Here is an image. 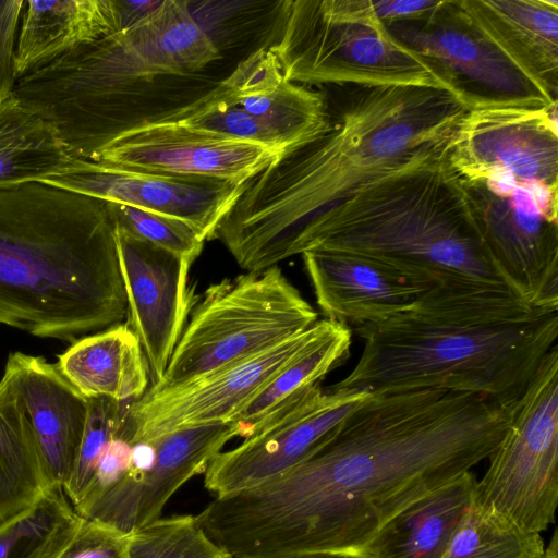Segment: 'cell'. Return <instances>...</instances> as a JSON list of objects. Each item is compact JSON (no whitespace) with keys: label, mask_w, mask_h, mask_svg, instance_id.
<instances>
[{"label":"cell","mask_w":558,"mask_h":558,"mask_svg":"<svg viewBox=\"0 0 558 558\" xmlns=\"http://www.w3.org/2000/svg\"><path fill=\"white\" fill-rule=\"evenodd\" d=\"M515 405L418 389L372 395L307 459L196 515L231 558L352 555L401 509L487 459Z\"/></svg>","instance_id":"obj_1"},{"label":"cell","mask_w":558,"mask_h":558,"mask_svg":"<svg viewBox=\"0 0 558 558\" xmlns=\"http://www.w3.org/2000/svg\"><path fill=\"white\" fill-rule=\"evenodd\" d=\"M330 124L247 180L220 219L219 240L246 271L292 256L300 233L359 186L448 138L472 101L426 86H339ZM328 100V99H327Z\"/></svg>","instance_id":"obj_2"},{"label":"cell","mask_w":558,"mask_h":558,"mask_svg":"<svg viewBox=\"0 0 558 558\" xmlns=\"http://www.w3.org/2000/svg\"><path fill=\"white\" fill-rule=\"evenodd\" d=\"M222 58L190 2L161 0L130 26L20 78L15 96L49 121L76 158L158 122L209 93L205 70Z\"/></svg>","instance_id":"obj_3"},{"label":"cell","mask_w":558,"mask_h":558,"mask_svg":"<svg viewBox=\"0 0 558 558\" xmlns=\"http://www.w3.org/2000/svg\"><path fill=\"white\" fill-rule=\"evenodd\" d=\"M361 356L331 387L383 395L440 389L515 405L557 344L558 310L509 292H427L386 320L356 326Z\"/></svg>","instance_id":"obj_4"},{"label":"cell","mask_w":558,"mask_h":558,"mask_svg":"<svg viewBox=\"0 0 558 558\" xmlns=\"http://www.w3.org/2000/svg\"><path fill=\"white\" fill-rule=\"evenodd\" d=\"M126 317L109 203L44 182L0 189V325L72 343Z\"/></svg>","instance_id":"obj_5"},{"label":"cell","mask_w":558,"mask_h":558,"mask_svg":"<svg viewBox=\"0 0 558 558\" xmlns=\"http://www.w3.org/2000/svg\"><path fill=\"white\" fill-rule=\"evenodd\" d=\"M448 138L415 151L315 218L292 256L315 248L362 256L426 293H512L481 246L463 181L448 161Z\"/></svg>","instance_id":"obj_6"},{"label":"cell","mask_w":558,"mask_h":558,"mask_svg":"<svg viewBox=\"0 0 558 558\" xmlns=\"http://www.w3.org/2000/svg\"><path fill=\"white\" fill-rule=\"evenodd\" d=\"M280 5L279 36L269 47L293 83L426 86L471 100L390 34L373 0H288Z\"/></svg>","instance_id":"obj_7"},{"label":"cell","mask_w":558,"mask_h":558,"mask_svg":"<svg viewBox=\"0 0 558 558\" xmlns=\"http://www.w3.org/2000/svg\"><path fill=\"white\" fill-rule=\"evenodd\" d=\"M189 322L158 391L260 354L318 320L317 312L278 266L210 284Z\"/></svg>","instance_id":"obj_8"},{"label":"cell","mask_w":558,"mask_h":558,"mask_svg":"<svg viewBox=\"0 0 558 558\" xmlns=\"http://www.w3.org/2000/svg\"><path fill=\"white\" fill-rule=\"evenodd\" d=\"M476 482L474 504L535 533L555 523L558 500V345L544 357L504 438Z\"/></svg>","instance_id":"obj_9"},{"label":"cell","mask_w":558,"mask_h":558,"mask_svg":"<svg viewBox=\"0 0 558 558\" xmlns=\"http://www.w3.org/2000/svg\"><path fill=\"white\" fill-rule=\"evenodd\" d=\"M462 181L495 270L522 301L558 310V186L511 178Z\"/></svg>","instance_id":"obj_10"},{"label":"cell","mask_w":558,"mask_h":558,"mask_svg":"<svg viewBox=\"0 0 558 558\" xmlns=\"http://www.w3.org/2000/svg\"><path fill=\"white\" fill-rule=\"evenodd\" d=\"M446 150L464 181L506 177L558 186L557 105L475 99Z\"/></svg>","instance_id":"obj_11"},{"label":"cell","mask_w":558,"mask_h":558,"mask_svg":"<svg viewBox=\"0 0 558 558\" xmlns=\"http://www.w3.org/2000/svg\"><path fill=\"white\" fill-rule=\"evenodd\" d=\"M319 319L307 330L250 359L230 364L184 384L147 390L131 403L124 427L131 441L233 417L314 339Z\"/></svg>","instance_id":"obj_12"},{"label":"cell","mask_w":558,"mask_h":558,"mask_svg":"<svg viewBox=\"0 0 558 558\" xmlns=\"http://www.w3.org/2000/svg\"><path fill=\"white\" fill-rule=\"evenodd\" d=\"M385 25L393 37L423 57L472 101L557 105L485 37L457 0H440L435 9L420 17Z\"/></svg>","instance_id":"obj_13"},{"label":"cell","mask_w":558,"mask_h":558,"mask_svg":"<svg viewBox=\"0 0 558 558\" xmlns=\"http://www.w3.org/2000/svg\"><path fill=\"white\" fill-rule=\"evenodd\" d=\"M373 393L320 385L238 447L220 451L208 464L205 487L218 496L253 487L301 463L338 430Z\"/></svg>","instance_id":"obj_14"},{"label":"cell","mask_w":558,"mask_h":558,"mask_svg":"<svg viewBox=\"0 0 558 558\" xmlns=\"http://www.w3.org/2000/svg\"><path fill=\"white\" fill-rule=\"evenodd\" d=\"M280 156L257 144L158 121L122 133L92 161L125 170L244 184Z\"/></svg>","instance_id":"obj_15"},{"label":"cell","mask_w":558,"mask_h":558,"mask_svg":"<svg viewBox=\"0 0 558 558\" xmlns=\"http://www.w3.org/2000/svg\"><path fill=\"white\" fill-rule=\"evenodd\" d=\"M116 238L128 300L126 323L141 342L156 383L162 377L197 301L189 287L193 263L117 226Z\"/></svg>","instance_id":"obj_16"},{"label":"cell","mask_w":558,"mask_h":558,"mask_svg":"<svg viewBox=\"0 0 558 558\" xmlns=\"http://www.w3.org/2000/svg\"><path fill=\"white\" fill-rule=\"evenodd\" d=\"M41 182L180 219L192 226L204 241L213 239L220 219L245 184L125 170L85 159L80 170Z\"/></svg>","instance_id":"obj_17"},{"label":"cell","mask_w":558,"mask_h":558,"mask_svg":"<svg viewBox=\"0 0 558 558\" xmlns=\"http://www.w3.org/2000/svg\"><path fill=\"white\" fill-rule=\"evenodd\" d=\"M5 375L31 425L39 453L53 485L63 486L82 444L88 399L41 356L9 354Z\"/></svg>","instance_id":"obj_18"},{"label":"cell","mask_w":558,"mask_h":558,"mask_svg":"<svg viewBox=\"0 0 558 558\" xmlns=\"http://www.w3.org/2000/svg\"><path fill=\"white\" fill-rule=\"evenodd\" d=\"M223 96L263 122L282 143L284 154L329 128L327 96L289 81L270 47L263 46L219 81Z\"/></svg>","instance_id":"obj_19"},{"label":"cell","mask_w":558,"mask_h":558,"mask_svg":"<svg viewBox=\"0 0 558 558\" xmlns=\"http://www.w3.org/2000/svg\"><path fill=\"white\" fill-rule=\"evenodd\" d=\"M302 258L317 305L328 319L345 325L386 320L426 293L387 266L362 256L315 248Z\"/></svg>","instance_id":"obj_20"},{"label":"cell","mask_w":558,"mask_h":558,"mask_svg":"<svg viewBox=\"0 0 558 558\" xmlns=\"http://www.w3.org/2000/svg\"><path fill=\"white\" fill-rule=\"evenodd\" d=\"M468 19L551 101L558 93V0H457Z\"/></svg>","instance_id":"obj_21"},{"label":"cell","mask_w":558,"mask_h":558,"mask_svg":"<svg viewBox=\"0 0 558 558\" xmlns=\"http://www.w3.org/2000/svg\"><path fill=\"white\" fill-rule=\"evenodd\" d=\"M476 475L468 471L414 500L351 556L354 558H442L474 501Z\"/></svg>","instance_id":"obj_22"},{"label":"cell","mask_w":558,"mask_h":558,"mask_svg":"<svg viewBox=\"0 0 558 558\" xmlns=\"http://www.w3.org/2000/svg\"><path fill=\"white\" fill-rule=\"evenodd\" d=\"M15 51L17 81L123 28L118 0L26 1Z\"/></svg>","instance_id":"obj_23"},{"label":"cell","mask_w":558,"mask_h":558,"mask_svg":"<svg viewBox=\"0 0 558 558\" xmlns=\"http://www.w3.org/2000/svg\"><path fill=\"white\" fill-rule=\"evenodd\" d=\"M54 364L87 399L138 400L147 391L149 366L128 323L75 340Z\"/></svg>","instance_id":"obj_24"},{"label":"cell","mask_w":558,"mask_h":558,"mask_svg":"<svg viewBox=\"0 0 558 558\" xmlns=\"http://www.w3.org/2000/svg\"><path fill=\"white\" fill-rule=\"evenodd\" d=\"M348 325L319 319L310 344L288 363L234 417L239 436L248 437L301 400L350 354Z\"/></svg>","instance_id":"obj_25"},{"label":"cell","mask_w":558,"mask_h":558,"mask_svg":"<svg viewBox=\"0 0 558 558\" xmlns=\"http://www.w3.org/2000/svg\"><path fill=\"white\" fill-rule=\"evenodd\" d=\"M81 162L54 126L14 93L0 101V189L73 173Z\"/></svg>","instance_id":"obj_26"},{"label":"cell","mask_w":558,"mask_h":558,"mask_svg":"<svg viewBox=\"0 0 558 558\" xmlns=\"http://www.w3.org/2000/svg\"><path fill=\"white\" fill-rule=\"evenodd\" d=\"M53 486L24 409L0 379V529L28 512Z\"/></svg>","instance_id":"obj_27"},{"label":"cell","mask_w":558,"mask_h":558,"mask_svg":"<svg viewBox=\"0 0 558 558\" xmlns=\"http://www.w3.org/2000/svg\"><path fill=\"white\" fill-rule=\"evenodd\" d=\"M83 518L53 485L24 515L0 529V558H57Z\"/></svg>","instance_id":"obj_28"},{"label":"cell","mask_w":558,"mask_h":558,"mask_svg":"<svg viewBox=\"0 0 558 558\" xmlns=\"http://www.w3.org/2000/svg\"><path fill=\"white\" fill-rule=\"evenodd\" d=\"M539 533L474 502L442 558H544Z\"/></svg>","instance_id":"obj_29"},{"label":"cell","mask_w":558,"mask_h":558,"mask_svg":"<svg viewBox=\"0 0 558 558\" xmlns=\"http://www.w3.org/2000/svg\"><path fill=\"white\" fill-rule=\"evenodd\" d=\"M128 558H231L194 515L158 518L129 535Z\"/></svg>","instance_id":"obj_30"},{"label":"cell","mask_w":558,"mask_h":558,"mask_svg":"<svg viewBox=\"0 0 558 558\" xmlns=\"http://www.w3.org/2000/svg\"><path fill=\"white\" fill-rule=\"evenodd\" d=\"M161 121L257 144L281 156L284 154L280 140L258 119L231 104L223 96L219 82L205 96Z\"/></svg>","instance_id":"obj_31"},{"label":"cell","mask_w":558,"mask_h":558,"mask_svg":"<svg viewBox=\"0 0 558 558\" xmlns=\"http://www.w3.org/2000/svg\"><path fill=\"white\" fill-rule=\"evenodd\" d=\"M109 207L117 228L192 263L204 247L198 232L180 219L118 203H109Z\"/></svg>","instance_id":"obj_32"},{"label":"cell","mask_w":558,"mask_h":558,"mask_svg":"<svg viewBox=\"0 0 558 558\" xmlns=\"http://www.w3.org/2000/svg\"><path fill=\"white\" fill-rule=\"evenodd\" d=\"M123 411L124 401L88 399V416L78 454L70 477L62 486L73 507L85 493L100 452L120 427Z\"/></svg>","instance_id":"obj_33"},{"label":"cell","mask_w":558,"mask_h":558,"mask_svg":"<svg viewBox=\"0 0 558 558\" xmlns=\"http://www.w3.org/2000/svg\"><path fill=\"white\" fill-rule=\"evenodd\" d=\"M125 535L101 523L82 520V523L57 558H128Z\"/></svg>","instance_id":"obj_34"},{"label":"cell","mask_w":558,"mask_h":558,"mask_svg":"<svg viewBox=\"0 0 558 558\" xmlns=\"http://www.w3.org/2000/svg\"><path fill=\"white\" fill-rule=\"evenodd\" d=\"M23 0H0V101L14 93L17 83L15 51Z\"/></svg>","instance_id":"obj_35"},{"label":"cell","mask_w":558,"mask_h":558,"mask_svg":"<svg viewBox=\"0 0 558 558\" xmlns=\"http://www.w3.org/2000/svg\"><path fill=\"white\" fill-rule=\"evenodd\" d=\"M439 3L440 0L373 1L376 14L385 24L420 17L435 9Z\"/></svg>","instance_id":"obj_36"},{"label":"cell","mask_w":558,"mask_h":558,"mask_svg":"<svg viewBox=\"0 0 558 558\" xmlns=\"http://www.w3.org/2000/svg\"><path fill=\"white\" fill-rule=\"evenodd\" d=\"M271 558H354L351 555L333 551H303L281 555Z\"/></svg>","instance_id":"obj_37"},{"label":"cell","mask_w":558,"mask_h":558,"mask_svg":"<svg viewBox=\"0 0 558 558\" xmlns=\"http://www.w3.org/2000/svg\"><path fill=\"white\" fill-rule=\"evenodd\" d=\"M558 533L557 530H555L551 541L544 551V558H558Z\"/></svg>","instance_id":"obj_38"}]
</instances>
